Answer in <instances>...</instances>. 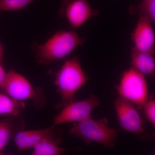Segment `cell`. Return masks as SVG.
<instances>
[{
    "instance_id": "cell-16",
    "label": "cell",
    "mask_w": 155,
    "mask_h": 155,
    "mask_svg": "<svg viewBox=\"0 0 155 155\" xmlns=\"http://www.w3.org/2000/svg\"><path fill=\"white\" fill-rule=\"evenodd\" d=\"M135 9L140 11V15L148 17L151 22H155V0H143Z\"/></svg>"
},
{
    "instance_id": "cell-15",
    "label": "cell",
    "mask_w": 155,
    "mask_h": 155,
    "mask_svg": "<svg viewBox=\"0 0 155 155\" xmlns=\"http://www.w3.org/2000/svg\"><path fill=\"white\" fill-rule=\"evenodd\" d=\"M35 0H0V11H16L23 8Z\"/></svg>"
},
{
    "instance_id": "cell-4",
    "label": "cell",
    "mask_w": 155,
    "mask_h": 155,
    "mask_svg": "<svg viewBox=\"0 0 155 155\" xmlns=\"http://www.w3.org/2000/svg\"><path fill=\"white\" fill-rule=\"evenodd\" d=\"M116 89L120 97L139 106H143L148 98V88L145 78L134 68L123 73Z\"/></svg>"
},
{
    "instance_id": "cell-6",
    "label": "cell",
    "mask_w": 155,
    "mask_h": 155,
    "mask_svg": "<svg viewBox=\"0 0 155 155\" xmlns=\"http://www.w3.org/2000/svg\"><path fill=\"white\" fill-rule=\"evenodd\" d=\"M114 104L118 122L122 129L138 135L143 133V121L133 104L119 97Z\"/></svg>"
},
{
    "instance_id": "cell-14",
    "label": "cell",
    "mask_w": 155,
    "mask_h": 155,
    "mask_svg": "<svg viewBox=\"0 0 155 155\" xmlns=\"http://www.w3.org/2000/svg\"><path fill=\"white\" fill-rule=\"evenodd\" d=\"M13 135V127L11 124L5 121L0 122V155L4 154L3 151Z\"/></svg>"
},
{
    "instance_id": "cell-3",
    "label": "cell",
    "mask_w": 155,
    "mask_h": 155,
    "mask_svg": "<svg viewBox=\"0 0 155 155\" xmlns=\"http://www.w3.org/2000/svg\"><path fill=\"white\" fill-rule=\"evenodd\" d=\"M84 41L74 31H58L45 44L38 46L37 58L41 63H51L68 55Z\"/></svg>"
},
{
    "instance_id": "cell-17",
    "label": "cell",
    "mask_w": 155,
    "mask_h": 155,
    "mask_svg": "<svg viewBox=\"0 0 155 155\" xmlns=\"http://www.w3.org/2000/svg\"><path fill=\"white\" fill-rule=\"evenodd\" d=\"M145 114L149 122L155 125V101L153 97L147 98L143 105Z\"/></svg>"
},
{
    "instance_id": "cell-19",
    "label": "cell",
    "mask_w": 155,
    "mask_h": 155,
    "mask_svg": "<svg viewBox=\"0 0 155 155\" xmlns=\"http://www.w3.org/2000/svg\"><path fill=\"white\" fill-rule=\"evenodd\" d=\"M1 47H0V57H1Z\"/></svg>"
},
{
    "instance_id": "cell-1",
    "label": "cell",
    "mask_w": 155,
    "mask_h": 155,
    "mask_svg": "<svg viewBox=\"0 0 155 155\" xmlns=\"http://www.w3.org/2000/svg\"><path fill=\"white\" fill-rule=\"evenodd\" d=\"M88 77L83 72L80 61L75 58L64 63L55 74V84L61 95V102L56 109H61L75 101V94L87 82Z\"/></svg>"
},
{
    "instance_id": "cell-8",
    "label": "cell",
    "mask_w": 155,
    "mask_h": 155,
    "mask_svg": "<svg viewBox=\"0 0 155 155\" xmlns=\"http://www.w3.org/2000/svg\"><path fill=\"white\" fill-rule=\"evenodd\" d=\"M55 126L45 129L19 131L15 134L14 142L17 149L23 151L33 148L36 145L45 140L49 139H62L61 132H56Z\"/></svg>"
},
{
    "instance_id": "cell-13",
    "label": "cell",
    "mask_w": 155,
    "mask_h": 155,
    "mask_svg": "<svg viewBox=\"0 0 155 155\" xmlns=\"http://www.w3.org/2000/svg\"><path fill=\"white\" fill-rule=\"evenodd\" d=\"M25 104L11 98L6 94L0 92V116L19 115Z\"/></svg>"
},
{
    "instance_id": "cell-12",
    "label": "cell",
    "mask_w": 155,
    "mask_h": 155,
    "mask_svg": "<svg viewBox=\"0 0 155 155\" xmlns=\"http://www.w3.org/2000/svg\"><path fill=\"white\" fill-rule=\"evenodd\" d=\"M62 139H49L39 143L34 147L32 155H59L66 153L67 150L60 147Z\"/></svg>"
},
{
    "instance_id": "cell-2",
    "label": "cell",
    "mask_w": 155,
    "mask_h": 155,
    "mask_svg": "<svg viewBox=\"0 0 155 155\" xmlns=\"http://www.w3.org/2000/svg\"><path fill=\"white\" fill-rule=\"evenodd\" d=\"M119 131L109 127L107 119L94 120L91 117L74 123L68 134L76 136L87 145L94 142L112 148L115 146Z\"/></svg>"
},
{
    "instance_id": "cell-7",
    "label": "cell",
    "mask_w": 155,
    "mask_h": 155,
    "mask_svg": "<svg viewBox=\"0 0 155 155\" xmlns=\"http://www.w3.org/2000/svg\"><path fill=\"white\" fill-rule=\"evenodd\" d=\"M5 93L14 99L22 101H36L37 94L30 82L14 70L8 72L5 82L2 88Z\"/></svg>"
},
{
    "instance_id": "cell-11",
    "label": "cell",
    "mask_w": 155,
    "mask_h": 155,
    "mask_svg": "<svg viewBox=\"0 0 155 155\" xmlns=\"http://www.w3.org/2000/svg\"><path fill=\"white\" fill-rule=\"evenodd\" d=\"M131 59L134 68L142 74L154 77L155 60L153 54L132 50Z\"/></svg>"
},
{
    "instance_id": "cell-9",
    "label": "cell",
    "mask_w": 155,
    "mask_h": 155,
    "mask_svg": "<svg viewBox=\"0 0 155 155\" xmlns=\"http://www.w3.org/2000/svg\"><path fill=\"white\" fill-rule=\"evenodd\" d=\"M132 38L134 43L132 50L154 54V32L151 21L146 16L140 15Z\"/></svg>"
},
{
    "instance_id": "cell-10",
    "label": "cell",
    "mask_w": 155,
    "mask_h": 155,
    "mask_svg": "<svg viewBox=\"0 0 155 155\" xmlns=\"http://www.w3.org/2000/svg\"><path fill=\"white\" fill-rule=\"evenodd\" d=\"M61 12L74 28L79 27L96 14L86 0H64Z\"/></svg>"
},
{
    "instance_id": "cell-18",
    "label": "cell",
    "mask_w": 155,
    "mask_h": 155,
    "mask_svg": "<svg viewBox=\"0 0 155 155\" xmlns=\"http://www.w3.org/2000/svg\"><path fill=\"white\" fill-rule=\"evenodd\" d=\"M8 73L5 71V69L0 64V88H2L7 78Z\"/></svg>"
},
{
    "instance_id": "cell-5",
    "label": "cell",
    "mask_w": 155,
    "mask_h": 155,
    "mask_svg": "<svg viewBox=\"0 0 155 155\" xmlns=\"http://www.w3.org/2000/svg\"><path fill=\"white\" fill-rule=\"evenodd\" d=\"M99 105L97 96L91 95L88 98L72 102L64 107L53 120V126L70 122H78L92 117L95 108Z\"/></svg>"
}]
</instances>
